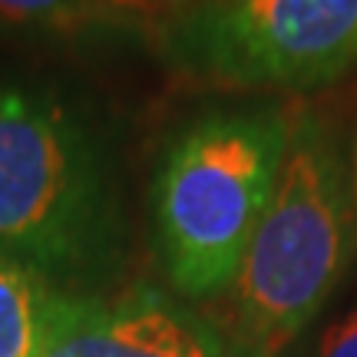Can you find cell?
Segmentation results:
<instances>
[{"instance_id":"cell-2","label":"cell","mask_w":357,"mask_h":357,"mask_svg":"<svg viewBox=\"0 0 357 357\" xmlns=\"http://www.w3.org/2000/svg\"><path fill=\"white\" fill-rule=\"evenodd\" d=\"M357 248L351 176L331 126L294 113L278 189L231 281V347L281 357L344 281Z\"/></svg>"},{"instance_id":"cell-5","label":"cell","mask_w":357,"mask_h":357,"mask_svg":"<svg viewBox=\"0 0 357 357\" xmlns=\"http://www.w3.org/2000/svg\"><path fill=\"white\" fill-rule=\"evenodd\" d=\"M40 357H238L192 307L136 284L123 294H56Z\"/></svg>"},{"instance_id":"cell-6","label":"cell","mask_w":357,"mask_h":357,"mask_svg":"<svg viewBox=\"0 0 357 357\" xmlns=\"http://www.w3.org/2000/svg\"><path fill=\"white\" fill-rule=\"evenodd\" d=\"M0 26L43 40H100L142 26L113 0H0Z\"/></svg>"},{"instance_id":"cell-7","label":"cell","mask_w":357,"mask_h":357,"mask_svg":"<svg viewBox=\"0 0 357 357\" xmlns=\"http://www.w3.org/2000/svg\"><path fill=\"white\" fill-rule=\"evenodd\" d=\"M56 291L0 255V357H40Z\"/></svg>"},{"instance_id":"cell-10","label":"cell","mask_w":357,"mask_h":357,"mask_svg":"<svg viewBox=\"0 0 357 357\" xmlns=\"http://www.w3.org/2000/svg\"><path fill=\"white\" fill-rule=\"evenodd\" d=\"M351 199H354V215H357V136H354V153H351Z\"/></svg>"},{"instance_id":"cell-4","label":"cell","mask_w":357,"mask_h":357,"mask_svg":"<svg viewBox=\"0 0 357 357\" xmlns=\"http://www.w3.org/2000/svg\"><path fill=\"white\" fill-rule=\"evenodd\" d=\"M169 66L218 89L307 93L357 56V0H192L159 33Z\"/></svg>"},{"instance_id":"cell-11","label":"cell","mask_w":357,"mask_h":357,"mask_svg":"<svg viewBox=\"0 0 357 357\" xmlns=\"http://www.w3.org/2000/svg\"><path fill=\"white\" fill-rule=\"evenodd\" d=\"M354 66H357V56H354Z\"/></svg>"},{"instance_id":"cell-8","label":"cell","mask_w":357,"mask_h":357,"mask_svg":"<svg viewBox=\"0 0 357 357\" xmlns=\"http://www.w3.org/2000/svg\"><path fill=\"white\" fill-rule=\"evenodd\" d=\"M294 357H357V305L328 321Z\"/></svg>"},{"instance_id":"cell-9","label":"cell","mask_w":357,"mask_h":357,"mask_svg":"<svg viewBox=\"0 0 357 357\" xmlns=\"http://www.w3.org/2000/svg\"><path fill=\"white\" fill-rule=\"evenodd\" d=\"M116 7H123L126 13H132V17H142V13L149 10L153 3H159V0H113Z\"/></svg>"},{"instance_id":"cell-1","label":"cell","mask_w":357,"mask_h":357,"mask_svg":"<svg viewBox=\"0 0 357 357\" xmlns=\"http://www.w3.org/2000/svg\"><path fill=\"white\" fill-rule=\"evenodd\" d=\"M126 252L113 155L63 93L0 79V255L56 294H96Z\"/></svg>"},{"instance_id":"cell-3","label":"cell","mask_w":357,"mask_h":357,"mask_svg":"<svg viewBox=\"0 0 357 357\" xmlns=\"http://www.w3.org/2000/svg\"><path fill=\"white\" fill-rule=\"evenodd\" d=\"M294 113L208 109L166 142L153 176L155 245L169 284L202 301L229 291L278 189Z\"/></svg>"}]
</instances>
